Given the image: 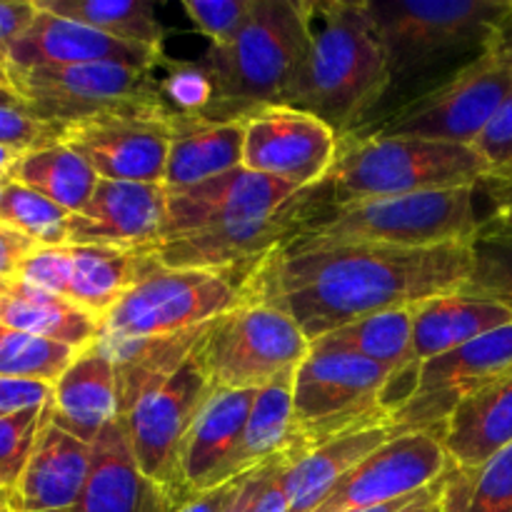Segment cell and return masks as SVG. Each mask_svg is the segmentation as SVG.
I'll return each instance as SVG.
<instances>
[{"label":"cell","mask_w":512,"mask_h":512,"mask_svg":"<svg viewBox=\"0 0 512 512\" xmlns=\"http://www.w3.org/2000/svg\"><path fill=\"white\" fill-rule=\"evenodd\" d=\"M495 178H512V168L500 170V173H495Z\"/></svg>","instance_id":"cell-55"},{"label":"cell","mask_w":512,"mask_h":512,"mask_svg":"<svg viewBox=\"0 0 512 512\" xmlns=\"http://www.w3.org/2000/svg\"><path fill=\"white\" fill-rule=\"evenodd\" d=\"M410 315H413L410 363L415 368L512 323L508 308L473 298L460 290L413 305Z\"/></svg>","instance_id":"cell-27"},{"label":"cell","mask_w":512,"mask_h":512,"mask_svg":"<svg viewBox=\"0 0 512 512\" xmlns=\"http://www.w3.org/2000/svg\"><path fill=\"white\" fill-rule=\"evenodd\" d=\"M450 470L438 433L395 435L333 485L313 512H365L423 493Z\"/></svg>","instance_id":"cell-17"},{"label":"cell","mask_w":512,"mask_h":512,"mask_svg":"<svg viewBox=\"0 0 512 512\" xmlns=\"http://www.w3.org/2000/svg\"><path fill=\"white\" fill-rule=\"evenodd\" d=\"M10 70V85L35 118L53 125L73 123L108 110L160 108L163 88L153 70L120 63L45 65Z\"/></svg>","instance_id":"cell-11"},{"label":"cell","mask_w":512,"mask_h":512,"mask_svg":"<svg viewBox=\"0 0 512 512\" xmlns=\"http://www.w3.org/2000/svg\"><path fill=\"white\" fill-rule=\"evenodd\" d=\"M478 190L488 198V213L480 218V233L512 235V178L490 175Z\"/></svg>","instance_id":"cell-44"},{"label":"cell","mask_w":512,"mask_h":512,"mask_svg":"<svg viewBox=\"0 0 512 512\" xmlns=\"http://www.w3.org/2000/svg\"><path fill=\"white\" fill-rule=\"evenodd\" d=\"M243 120H210L198 113H170V150L163 185L168 193L243 165Z\"/></svg>","instance_id":"cell-25"},{"label":"cell","mask_w":512,"mask_h":512,"mask_svg":"<svg viewBox=\"0 0 512 512\" xmlns=\"http://www.w3.org/2000/svg\"><path fill=\"white\" fill-rule=\"evenodd\" d=\"M470 275V243L395 248L295 235L243 280V303L278 308L313 340L388 310L458 293Z\"/></svg>","instance_id":"cell-1"},{"label":"cell","mask_w":512,"mask_h":512,"mask_svg":"<svg viewBox=\"0 0 512 512\" xmlns=\"http://www.w3.org/2000/svg\"><path fill=\"white\" fill-rule=\"evenodd\" d=\"M0 512H10L8 505H5V498H0Z\"/></svg>","instance_id":"cell-57"},{"label":"cell","mask_w":512,"mask_h":512,"mask_svg":"<svg viewBox=\"0 0 512 512\" xmlns=\"http://www.w3.org/2000/svg\"><path fill=\"white\" fill-rule=\"evenodd\" d=\"M443 512H512V445L480 468L450 465L440 485Z\"/></svg>","instance_id":"cell-35"},{"label":"cell","mask_w":512,"mask_h":512,"mask_svg":"<svg viewBox=\"0 0 512 512\" xmlns=\"http://www.w3.org/2000/svg\"><path fill=\"white\" fill-rule=\"evenodd\" d=\"M315 188L303 190L278 213L238 220L200 233L160 240L148 250L150 258L170 270H215L248 275L265 255L288 243L313 218Z\"/></svg>","instance_id":"cell-15"},{"label":"cell","mask_w":512,"mask_h":512,"mask_svg":"<svg viewBox=\"0 0 512 512\" xmlns=\"http://www.w3.org/2000/svg\"><path fill=\"white\" fill-rule=\"evenodd\" d=\"M118 418V375L115 360L103 338L78 350L55 383L50 400V423L73 438L93 445L98 435Z\"/></svg>","instance_id":"cell-23"},{"label":"cell","mask_w":512,"mask_h":512,"mask_svg":"<svg viewBox=\"0 0 512 512\" xmlns=\"http://www.w3.org/2000/svg\"><path fill=\"white\" fill-rule=\"evenodd\" d=\"M18 158H20V153H15V150L0 145V178H5V175L10 173V168H13L15 160Z\"/></svg>","instance_id":"cell-51"},{"label":"cell","mask_w":512,"mask_h":512,"mask_svg":"<svg viewBox=\"0 0 512 512\" xmlns=\"http://www.w3.org/2000/svg\"><path fill=\"white\" fill-rule=\"evenodd\" d=\"M50 418V403L45 408L25 410L15 415H0V498L8 500L18 485L40 430Z\"/></svg>","instance_id":"cell-39"},{"label":"cell","mask_w":512,"mask_h":512,"mask_svg":"<svg viewBox=\"0 0 512 512\" xmlns=\"http://www.w3.org/2000/svg\"><path fill=\"white\" fill-rule=\"evenodd\" d=\"M180 505L155 488L138 468L123 418H115L90 455V473L73 512H178Z\"/></svg>","instance_id":"cell-24"},{"label":"cell","mask_w":512,"mask_h":512,"mask_svg":"<svg viewBox=\"0 0 512 512\" xmlns=\"http://www.w3.org/2000/svg\"><path fill=\"white\" fill-rule=\"evenodd\" d=\"M475 193L478 188H450L355 200L348 205H335L323 215H313L298 235L395 248L473 243L480 233Z\"/></svg>","instance_id":"cell-6"},{"label":"cell","mask_w":512,"mask_h":512,"mask_svg":"<svg viewBox=\"0 0 512 512\" xmlns=\"http://www.w3.org/2000/svg\"><path fill=\"white\" fill-rule=\"evenodd\" d=\"M0 325L70 345L75 350L88 348L100 338V318L78 308L63 295L13 278L0 295Z\"/></svg>","instance_id":"cell-30"},{"label":"cell","mask_w":512,"mask_h":512,"mask_svg":"<svg viewBox=\"0 0 512 512\" xmlns=\"http://www.w3.org/2000/svg\"><path fill=\"white\" fill-rule=\"evenodd\" d=\"M210 395L213 385L193 353L178 373L140 395L123 415L140 473L178 505L190 500L180 475L185 438Z\"/></svg>","instance_id":"cell-12"},{"label":"cell","mask_w":512,"mask_h":512,"mask_svg":"<svg viewBox=\"0 0 512 512\" xmlns=\"http://www.w3.org/2000/svg\"><path fill=\"white\" fill-rule=\"evenodd\" d=\"M35 248L40 245L33 243L28 235L0 223V278H18L20 265Z\"/></svg>","instance_id":"cell-47"},{"label":"cell","mask_w":512,"mask_h":512,"mask_svg":"<svg viewBox=\"0 0 512 512\" xmlns=\"http://www.w3.org/2000/svg\"><path fill=\"white\" fill-rule=\"evenodd\" d=\"M243 475H240V478H233V480H230V483L220 485V488L208 490V493L193 495V498H190L188 503L180 505L178 512H220V510L225 508V503H228V500H230V495L235 493V488H238V485H240Z\"/></svg>","instance_id":"cell-48"},{"label":"cell","mask_w":512,"mask_h":512,"mask_svg":"<svg viewBox=\"0 0 512 512\" xmlns=\"http://www.w3.org/2000/svg\"><path fill=\"white\" fill-rule=\"evenodd\" d=\"M53 393L55 385L43 383V380L5 378V375H0V415L45 408L53 400Z\"/></svg>","instance_id":"cell-43"},{"label":"cell","mask_w":512,"mask_h":512,"mask_svg":"<svg viewBox=\"0 0 512 512\" xmlns=\"http://www.w3.org/2000/svg\"><path fill=\"white\" fill-rule=\"evenodd\" d=\"M8 178L45 195L68 213H80L93 198L100 178L75 150L53 143L20 155Z\"/></svg>","instance_id":"cell-33"},{"label":"cell","mask_w":512,"mask_h":512,"mask_svg":"<svg viewBox=\"0 0 512 512\" xmlns=\"http://www.w3.org/2000/svg\"><path fill=\"white\" fill-rule=\"evenodd\" d=\"M255 393L258 390L213 393L200 410L180 458V475L188 498L220 488L235 478L233 463L243 445Z\"/></svg>","instance_id":"cell-21"},{"label":"cell","mask_w":512,"mask_h":512,"mask_svg":"<svg viewBox=\"0 0 512 512\" xmlns=\"http://www.w3.org/2000/svg\"><path fill=\"white\" fill-rule=\"evenodd\" d=\"M70 218L73 213L55 205L53 200L8 178L3 208H0V223L28 235L40 248H58V245H68Z\"/></svg>","instance_id":"cell-37"},{"label":"cell","mask_w":512,"mask_h":512,"mask_svg":"<svg viewBox=\"0 0 512 512\" xmlns=\"http://www.w3.org/2000/svg\"><path fill=\"white\" fill-rule=\"evenodd\" d=\"M35 13V0H0V58L5 60L10 43L33 23Z\"/></svg>","instance_id":"cell-46"},{"label":"cell","mask_w":512,"mask_h":512,"mask_svg":"<svg viewBox=\"0 0 512 512\" xmlns=\"http://www.w3.org/2000/svg\"><path fill=\"white\" fill-rule=\"evenodd\" d=\"M75 355L78 350L70 345L0 325V375L5 378L43 380L55 385Z\"/></svg>","instance_id":"cell-36"},{"label":"cell","mask_w":512,"mask_h":512,"mask_svg":"<svg viewBox=\"0 0 512 512\" xmlns=\"http://www.w3.org/2000/svg\"><path fill=\"white\" fill-rule=\"evenodd\" d=\"M493 175L488 160L473 145L425 138L370 135L340 143L338 158L318 190L328 205L393 198L450 188H480Z\"/></svg>","instance_id":"cell-4"},{"label":"cell","mask_w":512,"mask_h":512,"mask_svg":"<svg viewBox=\"0 0 512 512\" xmlns=\"http://www.w3.org/2000/svg\"><path fill=\"white\" fill-rule=\"evenodd\" d=\"M253 8L255 0H183L190 23L210 40V45L228 43L243 28Z\"/></svg>","instance_id":"cell-40"},{"label":"cell","mask_w":512,"mask_h":512,"mask_svg":"<svg viewBox=\"0 0 512 512\" xmlns=\"http://www.w3.org/2000/svg\"><path fill=\"white\" fill-rule=\"evenodd\" d=\"M10 280H13V278H0V295L5 293V288H8V283H10Z\"/></svg>","instance_id":"cell-56"},{"label":"cell","mask_w":512,"mask_h":512,"mask_svg":"<svg viewBox=\"0 0 512 512\" xmlns=\"http://www.w3.org/2000/svg\"><path fill=\"white\" fill-rule=\"evenodd\" d=\"M65 250L63 298L100 320L153 265L150 255L108 245H65Z\"/></svg>","instance_id":"cell-28"},{"label":"cell","mask_w":512,"mask_h":512,"mask_svg":"<svg viewBox=\"0 0 512 512\" xmlns=\"http://www.w3.org/2000/svg\"><path fill=\"white\" fill-rule=\"evenodd\" d=\"M35 5L115 40L163 55L165 30L155 18L153 0H35Z\"/></svg>","instance_id":"cell-34"},{"label":"cell","mask_w":512,"mask_h":512,"mask_svg":"<svg viewBox=\"0 0 512 512\" xmlns=\"http://www.w3.org/2000/svg\"><path fill=\"white\" fill-rule=\"evenodd\" d=\"M393 375L358 355L310 353L295 370L293 463L330 440L390 423L383 395Z\"/></svg>","instance_id":"cell-7"},{"label":"cell","mask_w":512,"mask_h":512,"mask_svg":"<svg viewBox=\"0 0 512 512\" xmlns=\"http://www.w3.org/2000/svg\"><path fill=\"white\" fill-rule=\"evenodd\" d=\"M453 468L473 470L512 445V373L465 398L438 428Z\"/></svg>","instance_id":"cell-26"},{"label":"cell","mask_w":512,"mask_h":512,"mask_svg":"<svg viewBox=\"0 0 512 512\" xmlns=\"http://www.w3.org/2000/svg\"><path fill=\"white\" fill-rule=\"evenodd\" d=\"M460 293L498 303L512 313V235H475L470 243V275Z\"/></svg>","instance_id":"cell-38"},{"label":"cell","mask_w":512,"mask_h":512,"mask_svg":"<svg viewBox=\"0 0 512 512\" xmlns=\"http://www.w3.org/2000/svg\"><path fill=\"white\" fill-rule=\"evenodd\" d=\"M413 315L410 308L365 315L310 343V353H345L378 363L390 373L413 370Z\"/></svg>","instance_id":"cell-32"},{"label":"cell","mask_w":512,"mask_h":512,"mask_svg":"<svg viewBox=\"0 0 512 512\" xmlns=\"http://www.w3.org/2000/svg\"><path fill=\"white\" fill-rule=\"evenodd\" d=\"M93 445L73 438L58 425L40 430L28 465L5 505L10 512H73L90 473Z\"/></svg>","instance_id":"cell-22"},{"label":"cell","mask_w":512,"mask_h":512,"mask_svg":"<svg viewBox=\"0 0 512 512\" xmlns=\"http://www.w3.org/2000/svg\"><path fill=\"white\" fill-rule=\"evenodd\" d=\"M285 465H288V460H285V463L280 465L273 475H270L268 485H265L263 493H260V498L255 500L253 510L250 512H288L290 503H288V495H285V488H283Z\"/></svg>","instance_id":"cell-49"},{"label":"cell","mask_w":512,"mask_h":512,"mask_svg":"<svg viewBox=\"0 0 512 512\" xmlns=\"http://www.w3.org/2000/svg\"><path fill=\"white\" fill-rule=\"evenodd\" d=\"M5 185H8V175L0 178V208H3V195H5Z\"/></svg>","instance_id":"cell-54"},{"label":"cell","mask_w":512,"mask_h":512,"mask_svg":"<svg viewBox=\"0 0 512 512\" xmlns=\"http://www.w3.org/2000/svg\"><path fill=\"white\" fill-rule=\"evenodd\" d=\"M293 383L295 370L280 375L270 385L255 393L250 408L248 428L243 445L233 463V475L248 473L273 458H285L293 463L295 448V410H293Z\"/></svg>","instance_id":"cell-31"},{"label":"cell","mask_w":512,"mask_h":512,"mask_svg":"<svg viewBox=\"0 0 512 512\" xmlns=\"http://www.w3.org/2000/svg\"><path fill=\"white\" fill-rule=\"evenodd\" d=\"M440 485H443V478H440L435 485H430V488L425 490L413 505H408V508L400 512H443L440 510Z\"/></svg>","instance_id":"cell-50"},{"label":"cell","mask_w":512,"mask_h":512,"mask_svg":"<svg viewBox=\"0 0 512 512\" xmlns=\"http://www.w3.org/2000/svg\"><path fill=\"white\" fill-rule=\"evenodd\" d=\"M393 438V425H375V428L330 440L300 458L298 463L285 465L283 488L290 503L288 512H313L345 473H350L355 465L363 463L368 455H373Z\"/></svg>","instance_id":"cell-29"},{"label":"cell","mask_w":512,"mask_h":512,"mask_svg":"<svg viewBox=\"0 0 512 512\" xmlns=\"http://www.w3.org/2000/svg\"><path fill=\"white\" fill-rule=\"evenodd\" d=\"M310 355V340L278 308L240 303L213 320L195 348L213 393L260 390L280 375L298 370Z\"/></svg>","instance_id":"cell-10"},{"label":"cell","mask_w":512,"mask_h":512,"mask_svg":"<svg viewBox=\"0 0 512 512\" xmlns=\"http://www.w3.org/2000/svg\"><path fill=\"white\" fill-rule=\"evenodd\" d=\"M390 80L413 78L453 55L483 53L512 25L510 0H365Z\"/></svg>","instance_id":"cell-5"},{"label":"cell","mask_w":512,"mask_h":512,"mask_svg":"<svg viewBox=\"0 0 512 512\" xmlns=\"http://www.w3.org/2000/svg\"><path fill=\"white\" fill-rule=\"evenodd\" d=\"M243 168L310 190L338 158L340 138L328 123L288 105H268L243 120Z\"/></svg>","instance_id":"cell-16"},{"label":"cell","mask_w":512,"mask_h":512,"mask_svg":"<svg viewBox=\"0 0 512 512\" xmlns=\"http://www.w3.org/2000/svg\"><path fill=\"white\" fill-rule=\"evenodd\" d=\"M60 128L35 118L25 105H0V145L25 155L58 143Z\"/></svg>","instance_id":"cell-41"},{"label":"cell","mask_w":512,"mask_h":512,"mask_svg":"<svg viewBox=\"0 0 512 512\" xmlns=\"http://www.w3.org/2000/svg\"><path fill=\"white\" fill-rule=\"evenodd\" d=\"M0 105H23V100L18 98V93H15V90L0 88Z\"/></svg>","instance_id":"cell-52"},{"label":"cell","mask_w":512,"mask_h":512,"mask_svg":"<svg viewBox=\"0 0 512 512\" xmlns=\"http://www.w3.org/2000/svg\"><path fill=\"white\" fill-rule=\"evenodd\" d=\"M0 88L13 90V85H10V70H8V63H5L3 58H0Z\"/></svg>","instance_id":"cell-53"},{"label":"cell","mask_w":512,"mask_h":512,"mask_svg":"<svg viewBox=\"0 0 512 512\" xmlns=\"http://www.w3.org/2000/svg\"><path fill=\"white\" fill-rule=\"evenodd\" d=\"M58 143L80 155L100 180L163 183L170 150V110H108L58 125Z\"/></svg>","instance_id":"cell-14"},{"label":"cell","mask_w":512,"mask_h":512,"mask_svg":"<svg viewBox=\"0 0 512 512\" xmlns=\"http://www.w3.org/2000/svg\"><path fill=\"white\" fill-rule=\"evenodd\" d=\"M38 8V5H35ZM163 55L140 45L123 43L110 35L98 33L75 20L40 10L33 23L10 43L5 63L15 70L45 68V65H85V63H120L130 68L153 70Z\"/></svg>","instance_id":"cell-20"},{"label":"cell","mask_w":512,"mask_h":512,"mask_svg":"<svg viewBox=\"0 0 512 512\" xmlns=\"http://www.w3.org/2000/svg\"><path fill=\"white\" fill-rule=\"evenodd\" d=\"M512 95V25L448 83L405 105L378 130L385 138L473 145Z\"/></svg>","instance_id":"cell-9"},{"label":"cell","mask_w":512,"mask_h":512,"mask_svg":"<svg viewBox=\"0 0 512 512\" xmlns=\"http://www.w3.org/2000/svg\"><path fill=\"white\" fill-rule=\"evenodd\" d=\"M168 215V190L163 183L100 180L93 198L70 218L68 245L148 253L160 243Z\"/></svg>","instance_id":"cell-19"},{"label":"cell","mask_w":512,"mask_h":512,"mask_svg":"<svg viewBox=\"0 0 512 512\" xmlns=\"http://www.w3.org/2000/svg\"><path fill=\"white\" fill-rule=\"evenodd\" d=\"M510 373L512 323L418 365L408 395L390 410V425L395 435L438 433L465 398Z\"/></svg>","instance_id":"cell-13"},{"label":"cell","mask_w":512,"mask_h":512,"mask_svg":"<svg viewBox=\"0 0 512 512\" xmlns=\"http://www.w3.org/2000/svg\"><path fill=\"white\" fill-rule=\"evenodd\" d=\"M308 48V0H255L243 28L223 45H210L198 63L210 120H245L278 105Z\"/></svg>","instance_id":"cell-3"},{"label":"cell","mask_w":512,"mask_h":512,"mask_svg":"<svg viewBox=\"0 0 512 512\" xmlns=\"http://www.w3.org/2000/svg\"><path fill=\"white\" fill-rule=\"evenodd\" d=\"M298 193L303 190L240 165L193 188L168 193V215L160 240L278 213Z\"/></svg>","instance_id":"cell-18"},{"label":"cell","mask_w":512,"mask_h":512,"mask_svg":"<svg viewBox=\"0 0 512 512\" xmlns=\"http://www.w3.org/2000/svg\"><path fill=\"white\" fill-rule=\"evenodd\" d=\"M473 148L488 160L493 175L512 168V95L508 103L500 108V113L495 115L493 123L475 140Z\"/></svg>","instance_id":"cell-42"},{"label":"cell","mask_w":512,"mask_h":512,"mask_svg":"<svg viewBox=\"0 0 512 512\" xmlns=\"http://www.w3.org/2000/svg\"><path fill=\"white\" fill-rule=\"evenodd\" d=\"M243 280V273L170 270L153 260L100 320V338L138 343L203 328L243 303Z\"/></svg>","instance_id":"cell-8"},{"label":"cell","mask_w":512,"mask_h":512,"mask_svg":"<svg viewBox=\"0 0 512 512\" xmlns=\"http://www.w3.org/2000/svg\"><path fill=\"white\" fill-rule=\"evenodd\" d=\"M283 463H285V458H273V460H268V463L258 465V468L248 470V473L243 475V480H240L238 488H235V493L230 495V500L225 503V508L220 512H250L253 510L255 500L260 498L263 488L268 485L270 475H273Z\"/></svg>","instance_id":"cell-45"},{"label":"cell","mask_w":512,"mask_h":512,"mask_svg":"<svg viewBox=\"0 0 512 512\" xmlns=\"http://www.w3.org/2000/svg\"><path fill=\"white\" fill-rule=\"evenodd\" d=\"M393 85L365 0H308V48L278 105L348 133Z\"/></svg>","instance_id":"cell-2"}]
</instances>
